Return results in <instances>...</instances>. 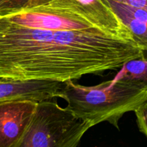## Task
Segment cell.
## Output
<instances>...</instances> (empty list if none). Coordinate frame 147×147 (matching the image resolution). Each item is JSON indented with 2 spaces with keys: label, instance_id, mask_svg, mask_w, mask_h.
Instances as JSON below:
<instances>
[{
  "label": "cell",
  "instance_id": "obj_1",
  "mask_svg": "<svg viewBox=\"0 0 147 147\" xmlns=\"http://www.w3.org/2000/svg\"><path fill=\"white\" fill-rule=\"evenodd\" d=\"M131 37L99 27L34 29L0 17V78L65 82L122 68L144 56Z\"/></svg>",
  "mask_w": 147,
  "mask_h": 147
},
{
  "label": "cell",
  "instance_id": "obj_2",
  "mask_svg": "<svg viewBox=\"0 0 147 147\" xmlns=\"http://www.w3.org/2000/svg\"><path fill=\"white\" fill-rule=\"evenodd\" d=\"M60 98L67 101L66 109L83 121L92 126L108 122L119 129L122 116L134 111L147 98V92L115 79L93 86L69 80L64 82Z\"/></svg>",
  "mask_w": 147,
  "mask_h": 147
},
{
  "label": "cell",
  "instance_id": "obj_13",
  "mask_svg": "<svg viewBox=\"0 0 147 147\" xmlns=\"http://www.w3.org/2000/svg\"><path fill=\"white\" fill-rule=\"evenodd\" d=\"M10 11L2 0H0V17L9 14Z\"/></svg>",
  "mask_w": 147,
  "mask_h": 147
},
{
  "label": "cell",
  "instance_id": "obj_7",
  "mask_svg": "<svg viewBox=\"0 0 147 147\" xmlns=\"http://www.w3.org/2000/svg\"><path fill=\"white\" fill-rule=\"evenodd\" d=\"M80 13L95 26L113 34L131 37L110 6L102 0H52Z\"/></svg>",
  "mask_w": 147,
  "mask_h": 147
},
{
  "label": "cell",
  "instance_id": "obj_11",
  "mask_svg": "<svg viewBox=\"0 0 147 147\" xmlns=\"http://www.w3.org/2000/svg\"><path fill=\"white\" fill-rule=\"evenodd\" d=\"M134 112L139 131L147 137V98L134 111Z\"/></svg>",
  "mask_w": 147,
  "mask_h": 147
},
{
  "label": "cell",
  "instance_id": "obj_8",
  "mask_svg": "<svg viewBox=\"0 0 147 147\" xmlns=\"http://www.w3.org/2000/svg\"><path fill=\"white\" fill-rule=\"evenodd\" d=\"M107 1L135 42L143 51H147L146 10L130 7L113 0Z\"/></svg>",
  "mask_w": 147,
  "mask_h": 147
},
{
  "label": "cell",
  "instance_id": "obj_12",
  "mask_svg": "<svg viewBox=\"0 0 147 147\" xmlns=\"http://www.w3.org/2000/svg\"><path fill=\"white\" fill-rule=\"evenodd\" d=\"M113 1L147 11V0H113Z\"/></svg>",
  "mask_w": 147,
  "mask_h": 147
},
{
  "label": "cell",
  "instance_id": "obj_5",
  "mask_svg": "<svg viewBox=\"0 0 147 147\" xmlns=\"http://www.w3.org/2000/svg\"><path fill=\"white\" fill-rule=\"evenodd\" d=\"M38 103L11 100L0 103V147H14L28 129Z\"/></svg>",
  "mask_w": 147,
  "mask_h": 147
},
{
  "label": "cell",
  "instance_id": "obj_6",
  "mask_svg": "<svg viewBox=\"0 0 147 147\" xmlns=\"http://www.w3.org/2000/svg\"><path fill=\"white\" fill-rule=\"evenodd\" d=\"M64 83L48 80H13L0 78V103L32 100L40 103L60 98Z\"/></svg>",
  "mask_w": 147,
  "mask_h": 147
},
{
  "label": "cell",
  "instance_id": "obj_4",
  "mask_svg": "<svg viewBox=\"0 0 147 147\" xmlns=\"http://www.w3.org/2000/svg\"><path fill=\"white\" fill-rule=\"evenodd\" d=\"M4 17L14 24L34 29L79 30L96 27L80 13L53 1Z\"/></svg>",
  "mask_w": 147,
  "mask_h": 147
},
{
  "label": "cell",
  "instance_id": "obj_10",
  "mask_svg": "<svg viewBox=\"0 0 147 147\" xmlns=\"http://www.w3.org/2000/svg\"><path fill=\"white\" fill-rule=\"evenodd\" d=\"M10 14L24 9H30L49 3L52 0H2Z\"/></svg>",
  "mask_w": 147,
  "mask_h": 147
},
{
  "label": "cell",
  "instance_id": "obj_3",
  "mask_svg": "<svg viewBox=\"0 0 147 147\" xmlns=\"http://www.w3.org/2000/svg\"><path fill=\"white\" fill-rule=\"evenodd\" d=\"M92 125L51 100L38 103L28 129L14 147H77Z\"/></svg>",
  "mask_w": 147,
  "mask_h": 147
},
{
  "label": "cell",
  "instance_id": "obj_14",
  "mask_svg": "<svg viewBox=\"0 0 147 147\" xmlns=\"http://www.w3.org/2000/svg\"><path fill=\"white\" fill-rule=\"evenodd\" d=\"M102 1H103V2H104V3H106V4H108V5H109V2H108L107 0H102Z\"/></svg>",
  "mask_w": 147,
  "mask_h": 147
},
{
  "label": "cell",
  "instance_id": "obj_9",
  "mask_svg": "<svg viewBox=\"0 0 147 147\" xmlns=\"http://www.w3.org/2000/svg\"><path fill=\"white\" fill-rule=\"evenodd\" d=\"M122 68L115 80L133 85L147 92V59L144 56L129 60Z\"/></svg>",
  "mask_w": 147,
  "mask_h": 147
}]
</instances>
